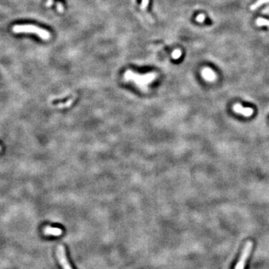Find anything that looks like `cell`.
I'll return each instance as SVG.
<instances>
[{
  "mask_svg": "<svg viewBox=\"0 0 269 269\" xmlns=\"http://www.w3.org/2000/svg\"><path fill=\"white\" fill-rule=\"evenodd\" d=\"M13 32L15 33H33L43 40H49L50 38V33L49 32L33 25H17L13 27Z\"/></svg>",
  "mask_w": 269,
  "mask_h": 269,
  "instance_id": "cell-1",
  "label": "cell"
},
{
  "mask_svg": "<svg viewBox=\"0 0 269 269\" xmlns=\"http://www.w3.org/2000/svg\"><path fill=\"white\" fill-rule=\"evenodd\" d=\"M155 77H156L155 73H150V74L144 75V76H141V75L135 74L130 70H129L125 73V79L126 80L133 81L142 89H144L146 86L149 83H150L152 81L155 79Z\"/></svg>",
  "mask_w": 269,
  "mask_h": 269,
  "instance_id": "cell-2",
  "label": "cell"
},
{
  "mask_svg": "<svg viewBox=\"0 0 269 269\" xmlns=\"http://www.w3.org/2000/svg\"><path fill=\"white\" fill-rule=\"evenodd\" d=\"M252 248L253 242H251V241H249V242H248L245 244V248H244L243 251H242V253L241 255V257L239 259V262H238L237 265H236L235 269H244L247 259H248V256H249L250 253H251V250H252Z\"/></svg>",
  "mask_w": 269,
  "mask_h": 269,
  "instance_id": "cell-3",
  "label": "cell"
},
{
  "mask_svg": "<svg viewBox=\"0 0 269 269\" xmlns=\"http://www.w3.org/2000/svg\"><path fill=\"white\" fill-rule=\"evenodd\" d=\"M57 256L59 259V262L63 267L64 269H73L70 266V262H68V259L67 258L65 249L62 245H59L57 249Z\"/></svg>",
  "mask_w": 269,
  "mask_h": 269,
  "instance_id": "cell-4",
  "label": "cell"
},
{
  "mask_svg": "<svg viewBox=\"0 0 269 269\" xmlns=\"http://www.w3.org/2000/svg\"><path fill=\"white\" fill-rule=\"evenodd\" d=\"M233 110L236 113L242 114L245 117L251 116L253 113V110L251 108H244L240 104H236L233 107Z\"/></svg>",
  "mask_w": 269,
  "mask_h": 269,
  "instance_id": "cell-5",
  "label": "cell"
},
{
  "mask_svg": "<svg viewBox=\"0 0 269 269\" xmlns=\"http://www.w3.org/2000/svg\"><path fill=\"white\" fill-rule=\"evenodd\" d=\"M43 233L46 236H59L62 234V230L59 228L51 227V226H46L43 229Z\"/></svg>",
  "mask_w": 269,
  "mask_h": 269,
  "instance_id": "cell-6",
  "label": "cell"
},
{
  "mask_svg": "<svg viewBox=\"0 0 269 269\" xmlns=\"http://www.w3.org/2000/svg\"><path fill=\"white\" fill-rule=\"evenodd\" d=\"M202 76L206 81H209V82H212L216 78V75L215 74V73L209 68L203 69L202 70Z\"/></svg>",
  "mask_w": 269,
  "mask_h": 269,
  "instance_id": "cell-7",
  "label": "cell"
},
{
  "mask_svg": "<svg viewBox=\"0 0 269 269\" xmlns=\"http://www.w3.org/2000/svg\"><path fill=\"white\" fill-rule=\"evenodd\" d=\"M181 55H182V52H181V51L179 50V49H176V50L173 52V54H172V56H173V59H179V57H180Z\"/></svg>",
  "mask_w": 269,
  "mask_h": 269,
  "instance_id": "cell-8",
  "label": "cell"
},
{
  "mask_svg": "<svg viewBox=\"0 0 269 269\" xmlns=\"http://www.w3.org/2000/svg\"><path fill=\"white\" fill-rule=\"evenodd\" d=\"M197 20H198V22H200V23H202V22H203L205 20V16L201 14H200L199 16L197 17Z\"/></svg>",
  "mask_w": 269,
  "mask_h": 269,
  "instance_id": "cell-9",
  "label": "cell"
},
{
  "mask_svg": "<svg viewBox=\"0 0 269 269\" xmlns=\"http://www.w3.org/2000/svg\"><path fill=\"white\" fill-rule=\"evenodd\" d=\"M148 3H149V0H142V5H141L142 8L146 7V6L148 5Z\"/></svg>",
  "mask_w": 269,
  "mask_h": 269,
  "instance_id": "cell-10",
  "label": "cell"
},
{
  "mask_svg": "<svg viewBox=\"0 0 269 269\" xmlns=\"http://www.w3.org/2000/svg\"><path fill=\"white\" fill-rule=\"evenodd\" d=\"M58 10L59 11H63V6H62V5L61 3H58Z\"/></svg>",
  "mask_w": 269,
  "mask_h": 269,
  "instance_id": "cell-11",
  "label": "cell"
},
{
  "mask_svg": "<svg viewBox=\"0 0 269 269\" xmlns=\"http://www.w3.org/2000/svg\"><path fill=\"white\" fill-rule=\"evenodd\" d=\"M52 5V0H49V2L46 3V5H47V7H49V6H51Z\"/></svg>",
  "mask_w": 269,
  "mask_h": 269,
  "instance_id": "cell-12",
  "label": "cell"
},
{
  "mask_svg": "<svg viewBox=\"0 0 269 269\" xmlns=\"http://www.w3.org/2000/svg\"><path fill=\"white\" fill-rule=\"evenodd\" d=\"M0 149H1V148H0Z\"/></svg>",
  "mask_w": 269,
  "mask_h": 269,
  "instance_id": "cell-13",
  "label": "cell"
}]
</instances>
